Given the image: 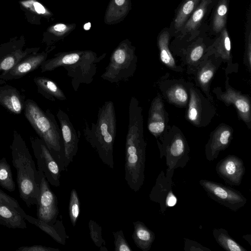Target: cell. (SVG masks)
Returning a JSON list of instances; mask_svg holds the SVG:
<instances>
[{
	"mask_svg": "<svg viewBox=\"0 0 251 251\" xmlns=\"http://www.w3.org/2000/svg\"><path fill=\"white\" fill-rule=\"evenodd\" d=\"M143 109L135 97L128 108V125L126 138L125 178L129 187L137 192L145 180L146 149Z\"/></svg>",
	"mask_w": 251,
	"mask_h": 251,
	"instance_id": "obj_1",
	"label": "cell"
},
{
	"mask_svg": "<svg viewBox=\"0 0 251 251\" xmlns=\"http://www.w3.org/2000/svg\"><path fill=\"white\" fill-rule=\"evenodd\" d=\"M106 55L104 53L98 56L92 50H76L59 52L41 64V72L63 67L71 78L74 90L77 91L81 84H89L92 82L97 73L98 64Z\"/></svg>",
	"mask_w": 251,
	"mask_h": 251,
	"instance_id": "obj_2",
	"label": "cell"
},
{
	"mask_svg": "<svg viewBox=\"0 0 251 251\" xmlns=\"http://www.w3.org/2000/svg\"><path fill=\"white\" fill-rule=\"evenodd\" d=\"M116 131V113L111 100L105 101L99 108L95 123H92L91 126L86 123L82 128L85 140L110 169H113L114 165L113 154Z\"/></svg>",
	"mask_w": 251,
	"mask_h": 251,
	"instance_id": "obj_3",
	"label": "cell"
},
{
	"mask_svg": "<svg viewBox=\"0 0 251 251\" xmlns=\"http://www.w3.org/2000/svg\"><path fill=\"white\" fill-rule=\"evenodd\" d=\"M12 163L17 171L20 198L28 207L37 204L40 176L28 149L22 137L15 133L10 146Z\"/></svg>",
	"mask_w": 251,
	"mask_h": 251,
	"instance_id": "obj_4",
	"label": "cell"
},
{
	"mask_svg": "<svg viewBox=\"0 0 251 251\" xmlns=\"http://www.w3.org/2000/svg\"><path fill=\"white\" fill-rule=\"evenodd\" d=\"M25 115L36 132L45 142L61 171H65L61 131L53 115L44 112L34 101H26Z\"/></svg>",
	"mask_w": 251,
	"mask_h": 251,
	"instance_id": "obj_5",
	"label": "cell"
},
{
	"mask_svg": "<svg viewBox=\"0 0 251 251\" xmlns=\"http://www.w3.org/2000/svg\"><path fill=\"white\" fill-rule=\"evenodd\" d=\"M156 140L160 157L166 159L167 168L165 176L173 178L175 170L184 168L190 159L188 142L180 129L176 126H169Z\"/></svg>",
	"mask_w": 251,
	"mask_h": 251,
	"instance_id": "obj_6",
	"label": "cell"
},
{
	"mask_svg": "<svg viewBox=\"0 0 251 251\" xmlns=\"http://www.w3.org/2000/svg\"><path fill=\"white\" fill-rule=\"evenodd\" d=\"M137 63L135 47L126 39L112 52L109 63L100 77L111 83L127 81L134 75Z\"/></svg>",
	"mask_w": 251,
	"mask_h": 251,
	"instance_id": "obj_7",
	"label": "cell"
},
{
	"mask_svg": "<svg viewBox=\"0 0 251 251\" xmlns=\"http://www.w3.org/2000/svg\"><path fill=\"white\" fill-rule=\"evenodd\" d=\"M190 97L185 117L197 127L207 126L215 116L217 110L213 102L208 99L193 84L189 89Z\"/></svg>",
	"mask_w": 251,
	"mask_h": 251,
	"instance_id": "obj_8",
	"label": "cell"
},
{
	"mask_svg": "<svg viewBox=\"0 0 251 251\" xmlns=\"http://www.w3.org/2000/svg\"><path fill=\"white\" fill-rule=\"evenodd\" d=\"M225 90L221 87H215L212 91L217 100L223 102L226 106L233 105L238 116L248 126L251 127V102L249 95L244 94L232 87L229 83V72L225 69Z\"/></svg>",
	"mask_w": 251,
	"mask_h": 251,
	"instance_id": "obj_9",
	"label": "cell"
},
{
	"mask_svg": "<svg viewBox=\"0 0 251 251\" xmlns=\"http://www.w3.org/2000/svg\"><path fill=\"white\" fill-rule=\"evenodd\" d=\"M199 183L209 197L233 211H237L247 202L240 191L228 186L205 179H201Z\"/></svg>",
	"mask_w": 251,
	"mask_h": 251,
	"instance_id": "obj_10",
	"label": "cell"
},
{
	"mask_svg": "<svg viewBox=\"0 0 251 251\" xmlns=\"http://www.w3.org/2000/svg\"><path fill=\"white\" fill-rule=\"evenodd\" d=\"M40 176L39 191L37 202V217L50 225L54 224L59 214L58 200L51 190L44 174L39 171Z\"/></svg>",
	"mask_w": 251,
	"mask_h": 251,
	"instance_id": "obj_11",
	"label": "cell"
},
{
	"mask_svg": "<svg viewBox=\"0 0 251 251\" xmlns=\"http://www.w3.org/2000/svg\"><path fill=\"white\" fill-rule=\"evenodd\" d=\"M31 143L38 171L44 174L50 184L59 186L61 171L46 144L42 139L33 140Z\"/></svg>",
	"mask_w": 251,
	"mask_h": 251,
	"instance_id": "obj_12",
	"label": "cell"
},
{
	"mask_svg": "<svg viewBox=\"0 0 251 251\" xmlns=\"http://www.w3.org/2000/svg\"><path fill=\"white\" fill-rule=\"evenodd\" d=\"M222 60L212 54L203 58L192 75L194 76L195 86L201 90L206 98L214 103L210 94V85Z\"/></svg>",
	"mask_w": 251,
	"mask_h": 251,
	"instance_id": "obj_13",
	"label": "cell"
},
{
	"mask_svg": "<svg viewBox=\"0 0 251 251\" xmlns=\"http://www.w3.org/2000/svg\"><path fill=\"white\" fill-rule=\"evenodd\" d=\"M193 84L181 79H162L159 89L170 103L180 107L187 106L190 97L189 89Z\"/></svg>",
	"mask_w": 251,
	"mask_h": 251,
	"instance_id": "obj_14",
	"label": "cell"
},
{
	"mask_svg": "<svg viewBox=\"0 0 251 251\" xmlns=\"http://www.w3.org/2000/svg\"><path fill=\"white\" fill-rule=\"evenodd\" d=\"M56 116L60 126L64 152V166L67 171L76 154L79 137L66 113L59 109Z\"/></svg>",
	"mask_w": 251,
	"mask_h": 251,
	"instance_id": "obj_15",
	"label": "cell"
},
{
	"mask_svg": "<svg viewBox=\"0 0 251 251\" xmlns=\"http://www.w3.org/2000/svg\"><path fill=\"white\" fill-rule=\"evenodd\" d=\"M173 178L167 177L162 170L149 194L150 200L159 204L160 212L163 214L167 208L173 207L177 203V198L173 190Z\"/></svg>",
	"mask_w": 251,
	"mask_h": 251,
	"instance_id": "obj_16",
	"label": "cell"
},
{
	"mask_svg": "<svg viewBox=\"0 0 251 251\" xmlns=\"http://www.w3.org/2000/svg\"><path fill=\"white\" fill-rule=\"evenodd\" d=\"M233 129L229 125L222 123L210 133L205 146L206 158L209 161L217 158L220 152L225 150L233 139Z\"/></svg>",
	"mask_w": 251,
	"mask_h": 251,
	"instance_id": "obj_17",
	"label": "cell"
},
{
	"mask_svg": "<svg viewBox=\"0 0 251 251\" xmlns=\"http://www.w3.org/2000/svg\"><path fill=\"white\" fill-rule=\"evenodd\" d=\"M218 176L228 184L239 186L245 173L243 161L235 155H228L220 160L216 166Z\"/></svg>",
	"mask_w": 251,
	"mask_h": 251,
	"instance_id": "obj_18",
	"label": "cell"
},
{
	"mask_svg": "<svg viewBox=\"0 0 251 251\" xmlns=\"http://www.w3.org/2000/svg\"><path fill=\"white\" fill-rule=\"evenodd\" d=\"M169 114L166 111L162 98L158 93L152 100L149 110L148 128L156 139L161 137L168 126Z\"/></svg>",
	"mask_w": 251,
	"mask_h": 251,
	"instance_id": "obj_19",
	"label": "cell"
},
{
	"mask_svg": "<svg viewBox=\"0 0 251 251\" xmlns=\"http://www.w3.org/2000/svg\"><path fill=\"white\" fill-rule=\"evenodd\" d=\"M231 50L230 39L225 27L221 31L220 35L213 44L207 48L203 58L213 54L216 57L220 58L222 62L227 63V69H232L234 64L232 62Z\"/></svg>",
	"mask_w": 251,
	"mask_h": 251,
	"instance_id": "obj_20",
	"label": "cell"
},
{
	"mask_svg": "<svg viewBox=\"0 0 251 251\" xmlns=\"http://www.w3.org/2000/svg\"><path fill=\"white\" fill-rule=\"evenodd\" d=\"M21 215L25 220L39 227L57 243L63 245L66 244L69 236L66 234L65 228L61 220H57L54 224L50 225L40 219L27 215L25 211Z\"/></svg>",
	"mask_w": 251,
	"mask_h": 251,
	"instance_id": "obj_21",
	"label": "cell"
},
{
	"mask_svg": "<svg viewBox=\"0 0 251 251\" xmlns=\"http://www.w3.org/2000/svg\"><path fill=\"white\" fill-rule=\"evenodd\" d=\"M47 56V54L42 53L21 60L10 70L3 72L0 75V78L11 79L22 77L41 66L46 60Z\"/></svg>",
	"mask_w": 251,
	"mask_h": 251,
	"instance_id": "obj_22",
	"label": "cell"
},
{
	"mask_svg": "<svg viewBox=\"0 0 251 251\" xmlns=\"http://www.w3.org/2000/svg\"><path fill=\"white\" fill-rule=\"evenodd\" d=\"M130 9V0H110L104 15L105 24L114 25L121 22Z\"/></svg>",
	"mask_w": 251,
	"mask_h": 251,
	"instance_id": "obj_23",
	"label": "cell"
},
{
	"mask_svg": "<svg viewBox=\"0 0 251 251\" xmlns=\"http://www.w3.org/2000/svg\"><path fill=\"white\" fill-rule=\"evenodd\" d=\"M170 33L164 30L162 31L157 38V45L159 51L160 61L169 69L176 72L181 73L183 68L177 65L169 49Z\"/></svg>",
	"mask_w": 251,
	"mask_h": 251,
	"instance_id": "obj_24",
	"label": "cell"
},
{
	"mask_svg": "<svg viewBox=\"0 0 251 251\" xmlns=\"http://www.w3.org/2000/svg\"><path fill=\"white\" fill-rule=\"evenodd\" d=\"M133 225L132 238L135 244L143 251H149L155 238L154 233L140 221L134 222Z\"/></svg>",
	"mask_w": 251,
	"mask_h": 251,
	"instance_id": "obj_25",
	"label": "cell"
},
{
	"mask_svg": "<svg viewBox=\"0 0 251 251\" xmlns=\"http://www.w3.org/2000/svg\"><path fill=\"white\" fill-rule=\"evenodd\" d=\"M0 103L15 114L21 113L23 108L19 92L9 86L0 87Z\"/></svg>",
	"mask_w": 251,
	"mask_h": 251,
	"instance_id": "obj_26",
	"label": "cell"
},
{
	"mask_svg": "<svg viewBox=\"0 0 251 251\" xmlns=\"http://www.w3.org/2000/svg\"><path fill=\"white\" fill-rule=\"evenodd\" d=\"M211 0H201L199 5L188 19L182 28L181 35L185 36L188 33L191 34L190 40H192L193 33L200 27Z\"/></svg>",
	"mask_w": 251,
	"mask_h": 251,
	"instance_id": "obj_27",
	"label": "cell"
},
{
	"mask_svg": "<svg viewBox=\"0 0 251 251\" xmlns=\"http://www.w3.org/2000/svg\"><path fill=\"white\" fill-rule=\"evenodd\" d=\"M207 48L201 42L195 43L189 46L184 53L183 63L187 67V73L193 74L202 60Z\"/></svg>",
	"mask_w": 251,
	"mask_h": 251,
	"instance_id": "obj_28",
	"label": "cell"
},
{
	"mask_svg": "<svg viewBox=\"0 0 251 251\" xmlns=\"http://www.w3.org/2000/svg\"><path fill=\"white\" fill-rule=\"evenodd\" d=\"M0 224L9 228H26L25 219L19 211L0 203Z\"/></svg>",
	"mask_w": 251,
	"mask_h": 251,
	"instance_id": "obj_29",
	"label": "cell"
},
{
	"mask_svg": "<svg viewBox=\"0 0 251 251\" xmlns=\"http://www.w3.org/2000/svg\"><path fill=\"white\" fill-rule=\"evenodd\" d=\"M39 91L47 99L55 101L65 100L66 97L58 85L52 80L46 77H37L34 79Z\"/></svg>",
	"mask_w": 251,
	"mask_h": 251,
	"instance_id": "obj_30",
	"label": "cell"
},
{
	"mask_svg": "<svg viewBox=\"0 0 251 251\" xmlns=\"http://www.w3.org/2000/svg\"><path fill=\"white\" fill-rule=\"evenodd\" d=\"M212 234L216 241L223 249L227 251H247L243 246L237 242L223 228H214Z\"/></svg>",
	"mask_w": 251,
	"mask_h": 251,
	"instance_id": "obj_31",
	"label": "cell"
},
{
	"mask_svg": "<svg viewBox=\"0 0 251 251\" xmlns=\"http://www.w3.org/2000/svg\"><path fill=\"white\" fill-rule=\"evenodd\" d=\"M201 0H185L177 11L174 20V26L177 31L183 26L197 8Z\"/></svg>",
	"mask_w": 251,
	"mask_h": 251,
	"instance_id": "obj_32",
	"label": "cell"
},
{
	"mask_svg": "<svg viewBox=\"0 0 251 251\" xmlns=\"http://www.w3.org/2000/svg\"><path fill=\"white\" fill-rule=\"evenodd\" d=\"M228 13L227 0H220L214 10L212 22L213 31L218 33L225 27Z\"/></svg>",
	"mask_w": 251,
	"mask_h": 251,
	"instance_id": "obj_33",
	"label": "cell"
},
{
	"mask_svg": "<svg viewBox=\"0 0 251 251\" xmlns=\"http://www.w3.org/2000/svg\"><path fill=\"white\" fill-rule=\"evenodd\" d=\"M0 186L10 192L16 188L10 166L5 157L0 160Z\"/></svg>",
	"mask_w": 251,
	"mask_h": 251,
	"instance_id": "obj_34",
	"label": "cell"
},
{
	"mask_svg": "<svg viewBox=\"0 0 251 251\" xmlns=\"http://www.w3.org/2000/svg\"><path fill=\"white\" fill-rule=\"evenodd\" d=\"M75 24H56L49 29V32L52 35L56 41L64 39L75 28Z\"/></svg>",
	"mask_w": 251,
	"mask_h": 251,
	"instance_id": "obj_35",
	"label": "cell"
},
{
	"mask_svg": "<svg viewBox=\"0 0 251 251\" xmlns=\"http://www.w3.org/2000/svg\"><path fill=\"white\" fill-rule=\"evenodd\" d=\"M80 202L75 189H73L70 193L69 205V215L73 226L76 225L80 214Z\"/></svg>",
	"mask_w": 251,
	"mask_h": 251,
	"instance_id": "obj_36",
	"label": "cell"
},
{
	"mask_svg": "<svg viewBox=\"0 0 251 251\" xmlns=\"http://www.w3.org/2000/svg\"><path fill=\"white\" fill-rule=\"evenodd\" d=\"M90 235L94 244L98 248L105 245L106 242L102 237V228L97 223L90 220L88 223Z\"/></svg>",
	"mask_w": 251,
	"mask_h": 251,
	"instance_id": "obj_37",
	"label": "cell"
},
{
	"mask_svg": "<svg viewBox=\"0 0 251 251\" xmlns=\"http://www.w3.org/2000/svg\"><path fill=\"white\" fill-rule=\"evenodd\" d=\"M113 234L114 237L115 251H132L122 230L113 232Z\"/></svg>",
	"mask_w": 251,
	"mask_h": 251,
	"instance_id": "obj_38",
	"label": "cell"
},
{
	"mask_svg": "<svg viewBox=\"0 0 251 251\" xmlns=\"http://www.w3.org/2000/svg\"><path fill=\"white\" fill-rule=\"evenodd\" d=\"M25 8L38 14L49 16L50 13L40 2L36 0H26L21 2Z\"/></svg>",
	"mask_w": 251,
	"mask_h": 251,
	"instance_id": "obj_39",
	"label": "cell"
},
{
	"mask_svg": "<svg viewBox=\"0 0 251 251\" xmlns=\"http://www.w3.org/2000/svg\"><path fill=\"white\" fill-rule=\"evenodd\" d=\"M0 203L17 209L21 215L24 211L16 199L7 195L1 189H0Z\"/></svg>",
	"mask_w": 251,
	"mask_h": 251,
	"instance_id": "obj_40",
	"label": "cell"
},
{
	"mask_svg": "<svg viewBox=\"0 0 251 251\" xmlns=\"http://www.w3.org/2000/svg\"><path fill=\"white\" fill-rule=\"evenodd\" d=\"M184 250L185 251H211L200 243L189 239L184 238Z\"/></svg>",
	"mask_w": 251,
	"mask_h": 251,
	"instance_id": "obj_41",
	"label": "cell"
},
{
	"mask_svg": "<svg viewBox=\"0 0 251 251\" xmlns=\"http://www.w3.org/2000/svg\"><path fill=\"white\" fill-rule=\"evenodd\" d=\"M244 64L251 72V35L250 32L246 41Z\"/></svg>",
	"mask_w": 251,
	"mask_h": 251,
	"instance_id": "obj_42",
	"label": "cell"
},
{
	"mask_svg": "<svg viewBox=\"0 0 251 251\" xmlns=\"http://www.w3.org/2000/svg\"><path fill=\"white\" fill-rule=\"evenodd\" d=\"M56 248L46 247L42 245H33L31 246H24L18 248L16 251H59Z\"/></svg>",
	"mask_w": 251,
	"mask_h": 251,
	"instance_id": "obj_43",
	"label": "cell"
},
{
	"mask_svg": "<svg viewBox=\"0 0 251 251\" xmlns=\"http://www.w3.org/2000/svg\"><path fill=\"white\" fill-rule=\"evenodd\" d=\"M91 27V24L90 23H86L84 25V28L85 29V30H88Z\"/></svg>",
	"mask_w": 251,
	"mask_h": 251,
	"instance_id": "obj_44",
	"label": "cell"
},
{
	"mask_svg": "<svg viewBox=\"0 0 251 251\" xmlns=\"http://www.w3.org/2000/svg\"><path fill=\"white\" fill-rule=\"evenodd\" d=\"M100 251H107V249L104 246H102L100 247Z\"/></svg>",
	"mask_w": 251,
	"mask_h": 251,
	"instance_id": "obj_45",
	"label": "cell"
},
{
	"mask_svg": "<svg viewBox=\"0 0 251 251\" xmlns=\"http://www.w3.org/2000/svg\"></svg>",
	"mask_w": 251,
	"mask_h": 251,
	"instance_id": "obj_46",
	"label": "cell"
}]
</instances>
